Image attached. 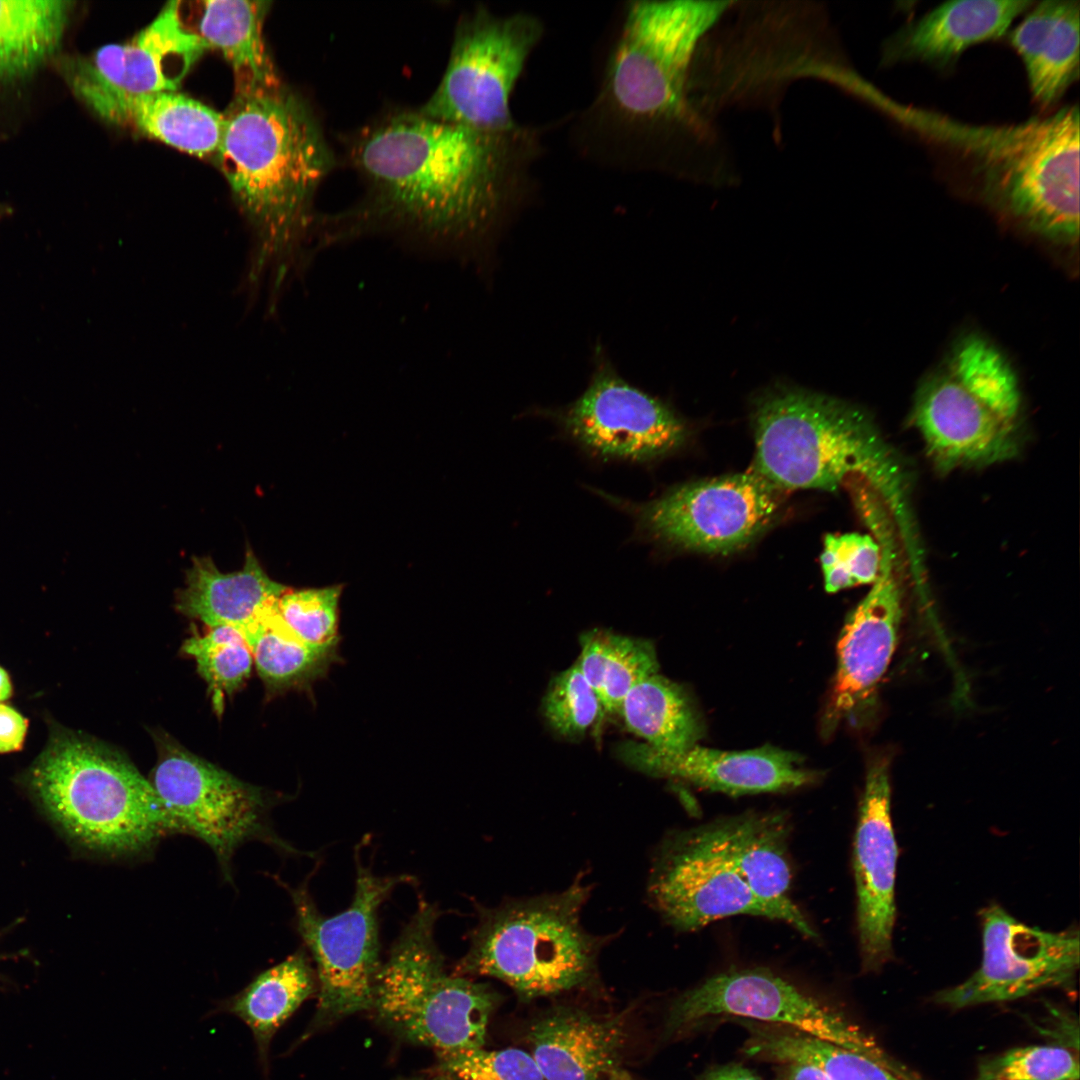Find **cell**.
I'll return each mask as SVG.
<instances>
[{"instance_id":"cell-1","label":"cell","mask_w":1080,"mask_h":1080,"mask_svg":"<svg viewBox=\"0 0 1080 1080\" xmlns=\"http://www.w3.org/2000/svg\"><path fill=\"white\" fill-rule=\"evenodd\" d=\"M537 145L521 126L488 132L419 110L387 115L350 144L366 199L320 222L318 246L383 231L432 250H468L521 198Z\"/></svg>"},{"instance_id":"cell-2","label":"cell","mask_w":1080,"mask_h":1080,"mask_svg":"<svg viewBox=\"0 0 1080 1080\" xmlns=\"http://www.w3.org/2000/svg\"><path fill=\"white\" fill-rule=\"evenodd\" d=\"M223 116L216 156L254 231L249 280L266 279L274 296L313 254V201L332 154L310 108L282 85L235 93Z\"/></svg>"},{"instance_id":"cell-3","label":"cell","mask_w":1080,"mask_h":1080,"mask_svg":"<svg viewBox=\"0 0 1080 1080\" xmlns=\"http://www.w3.org/2000/svg\"><path fill=\"white\" fill-rule=\"evenodd\" d=\"M728 1H635L626 8L593 125L626 156L666 168L676 149L714 146L691 96L698 51L731 9Z\"/></svg>"},{"instance_id":"cell-4","label":"cell","mask_w":1080,"mask_h":1080,"mask_svg":"<svg viewBox=\"0 0 1080 1080\" xmlns=\"http://www.w3.org/2000/svg\"><path fill=\"white\" fill-rule=\"evenodd\" d=\"M920 128L959 156L980 194L1030 231L1060 243L1079 235V110L1001 126L913 112Z\"/></svg>"},{"instance_id":"cell-5","label":"cell","mask_w":1080,"mask_h":1080,"mask_svg":"<svg viewBox=\"0 0 1080 1080\" xmlns=\"http://www.w3.org/2000/svg\"><path fill=\"white\" fill-rule=\"evenodd\" d=\"M753 429L750 469L779 489L835 491L856 477L895 516L905 514L896 462L859 408L818 393L775 389L756 401Z\"/></svg>"},{"instance_id":"cell-6","label":"cell","mask_w":1080,"mask_h":1080,"mask_svg":"<svg viewBox=\"0 0 1080 1080\" xmlns=\"http://www.w3.org/2000/svg\"><path fill=\"white\" fill-rule=\"evenodd\" d=\"M39 805L81 846L138 856L181 832L150 781L126 758L80 734L54 728L25 776Z\"/></svg>"},{"instance_id":"cell-7","label":"cell","mask_w":1080,"mask_h":1080,"mask_svg":"<svg viewBox=\"0 0 1080 1080\" xmlns=\"http://www.w3.org/2000/svg\"><path fill=\"white\" fill-rule=\"evenodd\" d=\"M590 891L577 878L562 892L479 906L469 948L452 974L494 977L527 999L585 984L610 938L581 924Z\"/></svg>"},{"instance_id":"cell-8","label":"cell","mask_w":1080,"mask_h":1080,"mask_svg":"<svg viewBox=\"0 0 1080 1080\" xmlns=\"http://www.w3.org/2000/svg\"><path fill=\"white\" fill-rule=\"evenodd\" d=\"M1020 408L1012 366L991 342L968 335L920 386L912 417L930 458L949 471L1013 456Z\"/></svg>"},{"instance_id":"cell-9","label":"cell","mask_w":1080,"mask_h":1080,"mask_svg":"<svg viewBox=\"0 0 1080 1080\" xmlns=\"http://www.w3.org/2000/svg\"><path fill=\"white\" fill-rule=\"evenodd\" d=\"M441 912L420 898L376 976L379 1020L401 1038L438 1052L483 1047L500 998L485 983L446 972L434 938Z\"/></svg>"},{"instance_id":"cell-10","label":"cell","mask_w":1080,"mask_h":1080,"mask_svg":"<svg viewBox=\"0 0 1080 1080\" xmlns=\"http://www.w3.org/2000/svg\"><path fill=\"white\" fill-rule=\"evenodd\" d=\"M543 34L534 15L477 8L459 23L446 71L419 112L482 131L516 130L510 99Z\"/></svg>"},{"instance_id":"cell-11","label":"cell","mask_w":1080,"mask_h":1080,"mask_svg":"<svg viewBox=\"0 0 1080 1080\" xmlns=\"http://www.w3.org/2000/svg\"><path fill=\"white\" fill-rule=\"evenodd\" d=\"M633 520L637 539L670 549L727 554L774 520L785 491L752 469L680 484L646 502L595 490Z\"/></svg>"},{"instance_id":"cell-12","label":"cell","mask_w":1080,"mask_h":1080,"mask_svg":"<svg viewBox=\"0 0 1080 1080\" xmlns=\"http://www.w3.org/2000/svg\"><path fill=\"white\" fill-rule=\"evenodd\" d=\"M355 848L356 881L349 907L339 914H321L307 881L288 887L295 910L296 929L310 951L318 983L315 1021L328 1022L372 1009L376 976L382 962L377 913L380 905L401 884L414 879L406 874L375 875Z\"/></svg>"},{"instance_id":"cell-13","label":"cell","mask_w":1080,"mask_h":1080,"mask_svg":"<svg viewBox=\"0 0 1080 1080\" xmlns=\"http://www.w3.org/2000/svg\"><path fill=\"white\" fill-rule=\"evenodd\" d=\"M538 415L590 457L646 464L680 449L689 436L686 422L660 398L618 373L601 348L584 391L565 406Z\"/></svg>"},{"instance_id":"cell-14","label":"cell","mask_w":1080,"mask_h":1080,"mask_svg":"<svg viewBox=\"0 0 1080 1080\" xmlns=\"http://www.w3.org/2000/svg\"><path fill=\"white\" fill-rule=\"evenodd\" d=\"M158 760L150 783L182 833H190L214 852L225 875L243 842L260 838L298 853L267 823L268 800L257 787L196 756L174 739L156 737Z\"/></svg>"},{"instance_id":"cell-15","label":"cell","mask_w":1080,"mask_h":1080,"mask_svg":"<svg viewBox=\"0 0 1080 1080\" xmlns=\"http://www.w3.org/2000/svg\"><path fill=\"white\" fill-rule=\"evenodd\" d=\"M722 1015L788 1027L862 1054L902 1080L916 1078L840 1012L766 969L731 970L689 989L672 1004L668 1026L688 1028Z\"/></svg>"},{"instance_id":"cell-16","label":"cell","mask_w":1080,"mask_h":1080,"mask_svg":"<svg viewBox=\"0 0 1080 1080\" xmlns=\"http://www.w3.org/2000/svg\"><path fill=\"white\" fill-rule=\"evenodd\" d=\"M648 894L663 919L680 931L740 914L783 922L733 864L721 821L670 834L656 852Z\"/></svg>"},{"instance_id":"cell-17","label":"cell","mask_w":1080,"mask_h":1080,"mask_svg":"<svg viewBox=\"0 0 1080 1080\" xmlns=\"http://www.w3.org/2000/svg\"><path fill=\"white\" fill-rule=\"evenodd\" d=\"M983 958L966 981L935 996L964 1008L1025 997L1045 988H1070L1079 968V932L1044 931L1019 922L1002 907L981 912Z\"/></svg>"},{"instance_id":"cell-18","label":"cell","mask_w":1080,"mask_h":1080,"mask_svg":"<svg viewBox=\"0 0 1080 1080\" xmlns=\"http://www.w3.org/2000/svg\"><path fill=\"white\" fill-rule=\"evenodd\" d=\"M865 522L880 546V571L841 630L837 669L821 717L826 737L872 702L895 652L902 618V589L884 513L874 512Z\"/></svg>"},{"instance_id":"cell-19","label":"cell","mask_w":1080,"mask_h":1080,"mask_svg":"<svg viewBox=\"0 0 1080 1080\" xmlns=\"http://www.w3.org/2000/svg\"><path fill=\"white\" fill-rule=\"evenodd\" d=\"M897 855L889 760L877 756L867 769L853 850L857 931L865 972L878 971L892 957Z\"/></svg>"},{"instance_id":"cell-20","label":"cell","mask_w":1080,"mask_h":1080,"mask_svg":"<svg viewBox=\"0 0 1080 1080\" xmlns=\"http://www.w3.org/2000/svg\"><path fill=\"white\" fill-rule=\"evenodd\" d=\"M207 48L187 25L181 1H172L129 41L87 55L58 53L51 63L61 78H88L136 93L176 92Z\"/></svg>"},{"instance_id":"cell-21","label":"cell","mask_w":1080,"mask_h":1080,"mask_svg":"<svg viewBox=\"0 0 1080 1080\" xmlns=\"http://www.w3.org/2000/svg\"><path fill=\"white\" fill-rule=\"evenodd\" d=\"M619 757L655 777L684 780L732 795L784 792L814 783L818 774L800 765L794 753L771 746L747 751H719L692 746L677 753L657 751L645 743L624 742Z\"/></svg>"},{"instance_id":"cell-22","label":"cell","mask_w":1080,"mask_h":1080,"mask_svg":"<svg viewBox=\"0 0 1080 1080\" xmlns=\"http://www.w3.org/2000/svg\"><path fill=\"white\" fill-rule=\"evenodd\" d=\"M73 95L107 123L132 128L180 151L216 154L222 113L176 92H129L78 76L62 78Z\"/></svg>"},{"instance_id":"cell-23","label":"cell","mask_w":1080,"mask_h":1080,"mask_svg":"<svg viewBox=\"0 0 1080 1080\" xmlns=\"http://www.w3.org/2000/svg\"><path fill=\"white\" fill-rule=\"evenodd\" d=\"M1027 0H951L904 25L886 40L882 62L952 65L969 46L998 39L1033 6Z\"/></svg>"},{"instance_id":"cell-24","label":"cell","mask_w":1080,"mask_h":1080,"mask_svg":"<svg viewBox=\"0 0 1080 1080\" xmlns=\"http://www.w3.org/2000/svg\"><path fill=\"white\" fill-rule=\"evenodd\" d=\"M529 1041L544 1080H600L617 1070L624 1021L558 1009L531 1027Z\"/></svg>"},{"instance_id":"cell-25","label":"cell","mask_w":1080,"mask_h":1080,"mask_svg":"<svg viewBox=\"0 0 1080 1080\" xmlns=\"http://www.w3.org/2000/svg\"><path fill=\"white\" fill-rule=\"evenodd\" d=\"M287 588L269 577L251 549L242 569L230 573L220 571L210 557H194L176 607L209 628L231 626L244 633Z\"/></svg>"},{"instance_id":"cell-26","label":"cell","mask_w":1080,"mask_h":1080,"mask_svg":"<svg viewBox=\"0 0 1080 1080\" xmlns=\"http://www.w3.org/2000/svg\"><path fill=\"white\" fill-rule=\"evenodd\" d=\"M733 864L753 894L808 939L818 934L789 897V823L778 813H749L721 820Z\"/></svg>"},{"instance_id":"cell-27","label":"cell","mask_w":1080,"mask_h":1080,"mask_svg":"<svg viewBox=\"0 0 1080 1080\" xmlns=\"http://www.w3.org/2000/svg\"><path fill=\"white\" fill-rule=\"evenodd\" d=\"M1079 26V1L1044 0L1009 35L1031 92L1044 106L1056 103L1079 78Z\"/></svg>"},{"instance_id":"cell-28","label":"cell","mask_w":1080,"mask_h":1080,"mask_svg":"<svg viewBox=\"0 0 1080 1080\" xmlns=\"http://www.w3.org/2000/svg\"><path fill=\"white\" fill-rule=\"evenodd\" d=\"M196 4L192 24L187 25L231 65L235 93L281 86L263 36L270 2L206 0Z\"/></svg>"},{"instance_id":"cell-29","label":"cell","mask_w":1080,"mask_h":1080,"mask_svg":"<svg viewBox=\"0 0 1080 1080\" xmlns=\"http://www.w3.org/2000/svg\"><path fill=\"white\" fill-rule=\"evenodd\" d=\"M316 988L315 969L305 949H299L258 974L237 994L218 1002L209 1015L230 1014L249 1028L258 1062L267 1076L274 1035Z\"/></svg>"},{"instance_id":"cell-30","label":"cell","mask_w":1080,"mask_h":1080,"mask_svg":"<svg viewBox=\"0 0 1080 1080\" xmlns=\"http://www.w3.org/2000/svg\"><path fill=\"white\" fill-rule=\"evenodd\" d=\"M74 5L66 0H0V86L51 62Z\"/></svg>"},{"instance_id":"cell-31","label":"cell","mask_w":1080,"mask_h":1080,"mask_svg":"<svg viewBox=\"0 0 1080 1080\" xmlns=\"http://www.w3.org/2000/svg\"><path fill=\"white\" fill-rule=\"evenodd\" d=\"M618 714L631 733L657 751L682 752L702 735L701 720L685 689L658 673L627 693Z\"/></svg>"},{"instance_id":"cell-32","label":"cell","mask_w":1080,"mask_h":1080,"mask_svg":"<svg viewBox=\"0 0 1080 1080\" xmlns=\"http://www.w3.org/2000/svg\"><path fill=\"white\" fill-rule=\"evenodd\" d=\"M577 664L600 699L604 711L618 714L627 693L659 664L649 640L594 628L581 634Z\"/></svg>"},{"instance_id":"cell-33","label":"cell","mask_w":1080,"mask_h":1080,"mask_svg":"<svg viewBox=\"0 0 1080 1080\" xmlns=\"http://www.w3.org/2000/svg\"><path fill=\"white\" fill-rule=\"evenodd\" d=\"M275 604L243 633L253 662L273 691L302 690L309 696L315 682L334 664L342 663L339 648L317 649L294 637L279 621Z\"/></svg>"},{"instance_id":"cell-34","label":"cell","mask_w":1080,"mask_h":1080,"mask_svg":"<svg viewBox=\"0 0 1080 1080\" xmlns=\"http://www.w3.org/2000/svg\"><path fill=\"white\" fill-rule=\"evenodd\" d=\"M745 1052L762 1060L806 1063L829 1080H902L874 1060L833 1043L779 1025H753Z\"/></svg>"},{"instance_id":"cell-35","label":"cell","mask_w":1080,"mask_h":1080,"mask_svg":"<svg viewBox=\"0 0 1080 1080\" xmlns=\"http://www.w3.org/2000/svg\"><path fill=\"white\" fill-rule=\"evenodd\" d=\"M183 650L194 658L216 706L250 675L253 656L243 633L231 626L209 628L188 638Z\"/></svg>"},{"instance_id":"cell-36","label":"cell","mask_w":1080,"mask_h":1080,"mask_svg":"<svg viewBox=\"0 0 1080 1080\" xmlns=\"http://www.w3.org/2000/svg\"><path fill=\"white\" fill-rule=\"evenodd\" d=\"M342 584L287 588L275 603L282 625L298 640L317 649L339 648V605Z\"/></svg>"},{"instance_id":"cell-37","label":"cell","mask_w":1080,"mask_h":1080,"mask_svg":"<svg viewBox=\"0 0 1080 1080\" xmlns=\"http://www.w3.org/2000/svg\"><path fill=\"white\" fill-rule=\"evenodd\" d=\"M542 712L557 734L577 738L585 735L605 711L575 662L550 681L542 701Z\"/></svg>"},{"instance_id":"cell-38","label":"cell","mask_w":1080,"mask_h":1080,"mask_svg":"<svg viewBox=\"0 0 1080 1080\" xmlns=\"http://www.w3.org/2000/svg\"><path fill=\"white\" fill-rule=\"evenodd\" d=\"M1077 1056L1059 1045H1031L983 1060L974 1080H1078Z\"/></svg>"},{"instance_id":"cell-39","label":"cell","mask_w":1080,"mask_h":1080,"mask_svg":"<svg viewBox=\"0 0 1080 1080\" xmlns=\"http://www.w3.org/2000/svg\"><path fill=\"white\" fill-rule=\"evenodd\" d=\"M881 552L877 540L868 534H828L820 563L827 592L855 585L872 584L880 571Z\"/></svg>"},{"instance_id":"cell-40","label":"cell","mask_w":1080,"mask_h":1080,"mask_svg":"<svg viewBox=\"0 0 1080 1080\" xmlns=\"http://www.w3.org/2000/svg\"><path fill=\"white\" fill-rule=\"evenodd\" d=\"M441 1068L460 1080H544L533 1056L521 1049L438 1052Z\"/></svg>"},{"instance_id":"cell-41","label":"cell","mask_w":1080,"mask_h":1080,"mask_svg":"<svg viewBox=\"0 0 1080 1080\" xmlns=\"http://www.w3.org/2000/svg\"><path fill=\"white\" fill-rule=\"evenodd\" d=\"M27 720L13 707L0 704V753L19 750L27 731Z\"/></svg>"},{"instance_id":"cell-42","label":"cell","mask_w":1080,"mask_h":1080,"mask_svg":"<svg viewBox=\"0 0 1080 1080\" xmlns=\"http://www.w3.org/2000/svg\"><path fill=\"white\" fill-rule=\"evenodd\" d=\"M777 1080H829L817 1067L806 1063H786Z\"/></svg>"},{"instance_id":"cell-43","label":"cell","mask_w":1080,"mask_h":1080,"mask_svg":"<svg viewBox=\"0 0 1080 1080\" xmlns=\"http://www.w3.org/2000/svg\"><path fill=\"white\" fill-rule=\"evenodd\" d=\"M701 1080H761L757 1075L740 1065H725L706 1073Z\"/></svg>"},{"instance_id":"cell-44","label":"cell","mask_w":1080,"mask_h":1080,"mask_svg":"<svg viewBox=\"0 0 1080 1080\" xmlns=\"http://www.w3.org/2000/svg\"><path fill=\"white\" fill-rule=\"evenodd\" d=\"M12 693V685L7 672L0 667V702L7 700Z\"/></svg>"},{"instance_id":"cell-45","label":"cell","mask_w":1080,"mask_h":1080,"mask_svg":"<svg viewBox=\"0 0 1080 1080\" xmlns=\"http://www.w3.org/2000/svg\"><path fill=\"white\" fill-rule=\"evenodd\" d=\"M613 1074L617 1078V1080H633L627 1073H625L624 1071H619L618 1069L614 1071Z\"/></svg>"},{"instance_id":"cell-46","label":"cell","mask_w":1080,"mask_h":1080,"mask_svg":"<svg viewBox=\"0 0 1080 1080\" xmlns=\"http://www.w3.org/2000/svg\"><path fill=\"white\" fill-rule=\"evenodd\" d=\"M10 211H11V208L8 205L0 202V219L7 216L10 213Z\"/></svg>"},{"instance_id":"cell-47","label":"cell","mask_w":1080,"mask_h":1080,"mask_svg":"<svg viewBox=\"0 0 1080 1080\" xmlns=\"http://www.w3.org/2000/svg\"><path fill=\"white\" fill-rule=\"evenodd\" d=\"M414 1080H455V1079L448 1078V1077H437V1078H429V1079L428 1078H418V1079H414Z\"/></svg>"}]
</instances>
